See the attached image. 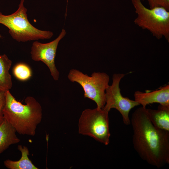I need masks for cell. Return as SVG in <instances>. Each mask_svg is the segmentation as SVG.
<instances>
[{
    "instance_id": "cell-1",
    "label": "cell",
    "mask_w": 169,
    "mask_h": 169,
    "mask_svg": "<svg viewBox=\"0 0 169 169\" xmlns=\"http://www.w3.org/2000/svg\"><path fill=\"white\" fill-rule=\"evenodd\" d=\"M131 124L133 146L140 157L158 168L168 164L169 131L153 125L146 107H139L134 112Z\"/></svg>"
},
{
    "instance_id": "cell-2",
    "label": "cell",
    "mask_w": 169,
    "mask_h": 169,
    "mask_svg": "<svg viewBox=\"0 0 169 169\" xmlns=\"http://www.w3.org/2000/svg\"><path fill=\"white\" fill-rule=\"evenodd\" d=\"M5 96L4 119L18 133L34 136L42 117L40 103L33 97L28 96L25 99V104H23L16 100L9 90L5 92Z\"/></svg>"
},
{
    "instance_id": "cell-3",
    "label": "cell",
    "mask_w": 169,
    "mask_h": 169,
    "mask_svg": "<svg viewBox=\"0 0 169 169\" xmlns=\"http://www.w3.org/2000/svg\"><path fill=\"white\" fill-rule=\"evenodd\" d=\"M24 2L20 0L17 10L12 14L5 15L0 12V23L8 29L11 36L18 42L50 39L52 32L39 29L29 22Z\"/></svg>"
},
{
    "instance_id": "cell-4",
    "label": "cell",
    "mask_w": 169,
    "mask_h": 169,
    "mask_svg": "<svg viewBox=\"0 0 169 169\" xmlns=\"http://www.w3.org/2000/svg\"><path fill=\"white\" fill-rule=\"evenodd\" d=\"M141 0H131L137 15L135 24L147 30L157 39L164 37L169 42V11L162 7L148 8Z\"/></svg>"
},
{
    "instance_id": "cell-5",
    "label": "cell",
    "mask_w": 169,
    "mask_h": 169,
    "mask_svg": "<svg viewBox=\"0 0 169 169\" xmlns=\"http://www.w3.org/2000/svg\"><path fill=\"white\" fill-rule=\"evenodd\" d=\"M109 111L104 108L84 110L79 121V133L92 137L105 145H108L110 136L108 117Z\"/></svg>"
},
{
    "instance_id": "cell-6",
    "label": "cell",
    "mask_w": 169,
    "mask_h": 169,
    "mask_svg": "<svg viewBox=\"0 0 169 169\" xmlns=\"http://www.w3.org/2000/svg\"><path fill=\"white\" fill-rule=\"evenodd\" d=\"M71 82L79 84L84 91V97L94 101L99 109L103 108L106 103L105 91L109 85V76L105 72H94L91 76L78 70L71 69L68 75Z\"/></svg>"
},
{
    "instance_id": "cell-7",
    "label": "cell",
    "mask_w": 169,
    "mask_h": 169,
    "mask_svg": "<svg viewBox=\"0 0 169 169\" xmlns=\"http://www.w3.org/2000/svg\"><path fill=\"white\" fill-rule=\"evenodd\" d=\"M125 74H114L112 76V84L109 85L105 91L106 103L104 107L109 111L114 108L121 114L124 123L126 125L131 124L129 113L135 107L139 105L135 100L123 96L120 92V84Z\"/></svg>"
},
{
    "instance_id": "cell-8",
    "label": "cell",
    "mask_w": 169,
    "mask_h": 169,
    "mask_svg": "<svg viewBox=\"0 0 169 169\" xmlns=\"http://www.w3.org/2000/svg\"><path fill=\"white\" fill-rule=\"evenodd\" d=\"M66 34L65 30L63 29L58 37L53 41L47 43L35 41L33 43L31 48L32 59L44 63L48 67L53 79L56 81L58 80L59 75L55 63L57 48L59 42Z\"/></svg>"
},
{
    "instance_id": "cell-9",
    "label": "cell",
    "mask_w": 169,
    "mask_h": 169,
    "mask_svg": "<svg viewBox=\"0 0 169 169\" xmlns=\"http://www.w3.org/2000/svg\"><path fill=\"white\" fill-rule=\"evenodd\" d=\"M134 97V100L144 108L148 105L154 103L169 105V85L167 84L152 91L144 92L136 91Z\"/></svg>"
},
{
    "instance_id": "cell-10",
    "label": "cell",
    "mask_w": 169,
    "mask_h": 169,
    "mask_svg": "<svg viewBox=\"0 0 169 169\" xmlns=\"http://www.w3.org/2000/svg\"><path fill=\"white\" fill-rule=\"evenodd\" d=\"M147 110L149 118L154 126L169 131V105H159L156 109Z\"/></svg>"
},
{
    "instance_id": "cell-11",
    "label": "cell",
    "mask_w": 169,
    "mask_h": 169,
    "mask_svg": "<svg viewBox=\"0 0 169 169\" xmlns=\"http://www.w3.org/2000/svg\"><path fill=\"white\" fill-rule=\"evenodd\" d=\"M16 132L15 129L4 119L0 125V154L10 145L20 141Z\"/></svg>"
},
{
    "instance_id": "cell-12",
    "label": "cell",
    "mask_w": 169,
    "mask_h": 169,
    "mask_svg": "<svg viewBox=\"0 0 169 169\" xmlns=\"http://www.w3.org/2000/svg\"><path fill=\"white\" fill-rule=\"evenodd\" d=\"M2 37L0 35V38ZM12 61L5 54L0 55V92H5L12 86V77L9 70Z\"/></svg>"
},
{
    "instance_id": "cell-13",
    "label": "cell",
    "mask_w": 169,
    "mask_h": 169,
    "mask_svg": "<svg viewBox=\"0 0 169 169\" xmlns=\"http://www.w3.org/2000/svg\"><path fill=\"white\" fill-rule=\"evenodd\" d=\"M18 149L21 152L20 159L17 161L8 159L4 161V166L9 169H38L29 159V151L25 146L19 145Z\"/></svg>"
},
{
    "instance_id": "cell-14",
    "label": "cell",
    "mask_w": 169,
    "mask_h": 169,
    "mask_svg": "<svg viewBox=\"0 0 169 169\" xmlns=\"http://www.w3.org/2000/svg\"><path fill=\"white\" fill-rule=\"evenodd\" d=\"M13 73L17 79L22 81L28 79L32 74L30 67L23 63H19L15 65L13 69Z\"/></svg>"
},
{
    "instance_id": "cell-15",
    "label": "cell",
    "mask_w": 169,
    "mask_h": 169,
    "mask_svg": "<svg viewBox=\"0 0 169 169\" xmlns=\"http://www.w3.org/2000/svg\"><path fill=\"white\" fill-rule=\"evenodd\" d=\"M144 1L145 0H141ZM148 3L150 8L156 7H162L169 11V0H146Z\"/></svg>"
},
{
    "instance_id": "cell-16",
    "label": "cell",
    "mask_w": 169,
    "mask_h": 169,
    "mask_svg": "<svg viewBox=\"0 0 169 169\" xmlns=\"http://www.w3.org/2000/svg\"><path fill=\"white\" fill-rule=\"evenodd\" d=\"M5 92H0V125L4 120L3 110L5 105Z\"/></svg>"
},
{
    "instance_id": "cell-17",
    "label": "cell",
    "mask_w": 169,
    "mask_h": 169,
    "mask_svg": "<svg viewBox=\"0 0 169 169\" xmlns=\"http://www.w3.org/2000/svg\"><path fill=\"white\" fill-rule=\"evenodd\" d=\"M67 2H68V0H67Z\"/></svg>"
}]
</instances>
